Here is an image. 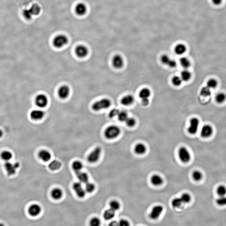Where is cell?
Segmentation results:
<instances>
[{
  "label": "cell",
  "mask_w": 226,
  "mask_h": 226,
  "mask_svg": "<svg viewBox=\"0 0 226 226\" xmlns=\"http://www.w3.org/2000/svg\"><path fill=\"white\" fill-rule=\"evenodd\" d=\"M111 105V101L108 99H103L97 101L92 105V109L95 111H99L102 109H107Z\"/></svg>",
  "instance_id": "1"
},
{
  "label": "cell",
  "mask_w": 226,
  "mask_h": 226,
  "mask_svg": "<svg viewBox=\"0 0 226 226\" xmlns=\"http://www.w3.org/2000/svg\"><path fill=\"white\" fill-rule=\"evenodd\" d=\"M121 131L118 126L112 125L108 127L105 130L104 135L107 139H114L119 136Z\"/></svg>",
  "instance_id": "2"
},
{
  "label": "cell",
  "mask_w": 226,
  "mask_h": 226,
  "mask_svg": "<svg viewBox=\"0 0 226 226\" xmlns=\"http://www.w3.org/2000/svg\"><path fill=\"white\" fill-rule=\"evenodd\" d=\"M68 39L64 35H59L55 38L53 41V44L55 47L58 48H62L67 45Z\"/></svg>",
  "instance_id": "3"
},
{
  "label": "cell",
  "mask_w": 226,
  "mask_h": 226,
  "mask_svg": "<svg viewBox=\"0 0 226 226\" xmlns=\"http://www.w3.org/2000/svg\"><path fill=\"white\" fill-rule=\"evenodd\" d=\"M101 149L100 147H97L93 151L88 157V161L91 163H94L99 160L101 156Z\"/></svg>",
  "instance_id": "4"
},
{
  "label": "cell",
  "mask_w": 226,
  "mask_h": 226,
  "mask_svg": "<svg viewBox=\"0 0 226 226\" xmlns=\"http://www.w3.org/2000/svg\"><path fill=\"white\" fill-rule=\"evenodd\" d=\"M19 164L18 162L12 163L10 162H6L5 164V168L8 176H12L16 173V170L19 167Z\"/></svg>",
  "instance_id": "5"
},
{
  "label": "cell",
  "mask_w": 226,
  "mask_h": 226,
  "mask_svg": "<svg viewBox=\"0 0 226 226\" xmlns=\"http://www.w3.org/2000/svg\"><path fill=\"white\" fill-rule=\"evenodd\" d=\"M179 158L183 163H187L191 159L189 152L185 147H181L178 150Z\"/></svg>",
  "instance_id": "6"
},
{
  "label": "cell",
  "mask_w": 226,
  "mask_h": 226,
  "mask_svg": "<svg viewBox=\"0 0 226 226\" xmlns=\"http://www.w3.org/2000/svg\"><path fill=\"white\" fill-rule=\"evenodd\" d=\"M36 105L40 108H43L46 107L48 102V98L46 95L40 94L37 96L35 100Z\"/></svg>",
  "instance_id": "7"
},
{
  "label": "cell",
  "mask_w": 226,
  "mask_h": 226,
  "mask_svg": "<svg viewBox=\"0 0 226 226\" xmlns=\"http://www.w3.org/2000/svg\"><path fill=\"white\" fill-rule=\"evenodd\" d=\"M73 188L78 197L80 198H83L85 197L86 191L85 189H83L81 183H75L73 185Z\"/></svg>",
  "instance_id": "8"
},
{
  "label": "cell",
  "mask_w": 226,
  "mask_h": 226,
  "mask_svg": "<svg viewBox=\"0 0 226 226\" xmlns=\"http://www.w3.org/2000/svg\"><path fill=\"white\" fill-rule=\"evenodd\" d=\"M199 125V120L197 118H192L190 120V126L188 128V132L192 135L196 134L198 131Z\"/></svg>",
  "instance_id": "9"
},
{
  "label": "cell",
  "mask_w": 226,
  "mask_h": 226,
  "mask_svg": "<svg viewBox=\"0 0 226 226\" xmlns=\"http://www.w3.org/2000/svg\"><path fill=\"white\" fill-rule=\"evenodd\" d=\"M42 208L37 204H33L30 206L28 209V214L32 217H36L38 216L40 214Z\"/></svg>",
  "instance_id": "10"
},
{
  "label": "cell",
  "mask_w": 226,
  "mask_h": 226,
  "mask_svg": "<svg viewBox=\"0 0 226 226\" xmlns=\"http://www.w3.org/2000/svg\"><path fill=\"white\" fill-rule=\"evenodd\" d=\"M163 208L162 206L157 205L153 207L150 214V218L155 220L159 218L162 212Z\"/></svg>",
  "instance_id": "11"
},
{
  "label": "cell",
  "mask_w": 226,
  "mask_h": 226,
  "mask_svg": "<svg viewBox=\"0 0 226 226\" xmlns=\"http://www.w3.org/2000/svg\"><path fill=\"white\" fill-rule=\"evenodd\" d=\"M75 52L77 56L80 58H83L88 54V50L86 46L81 45L77 46Z\"/></svg>",
  "instance_id": "12"
},
{
  "label": "cell",
  "mask_w": 226,
  "mask_h": 226,
  "mask_svg": "<svg viewBox=\"0 0 226 226\" xmlns=\"http://www.w3.org/2000/svg\"><path fill=\"white\" fill-rule=\"evenodd\" d=\"M70 90L68 86L66 85H63L60 87L58 91V94L59 97L61 99H64L68 97L70 94Z\"/></svg>",
  "instance_id": "13"
},
{
  "label": "cell",
  "mask_w": 226,
  "mask_h": 226,
  "mask_svg": "<svg viewBox=\"0 0 226 226\" xmlns=\"http://www.w3.org/2000/svg\"><path fill=\"white\" fill-rule=\"evenodd\" d=\"M45 114L44 111L41 109H34L31 112L30 117L34 120H40L43 119Z\"/></svg>",
  "instance_id": "14"
},
{
  "label": "cell",
  "mask_w": 226,
  "mask_h": 226,
  "mask_svg": "<svg viewBox=\"0 0 226 226\" xmlns=\"http://www.w3.org/2000/svg\"><path fill=\"white\" fill-rule=\"evenodd\" d=\"M112 64L115 68L120 69L123 66V61L122 57L120 55H117L113 58Z\"/></svg>",
  "instance_id": "15"
},
{
  "label": "cell",
  "mask_w": 226,
  "mask_h": 226,
  "mask_svg": "<svg viewBox=\"0 0 226 226\" xmlns=\"http://www.w3.org/2000/svg\"><path fill=\"white\" fill-rule=\"evenodd\" d=\"M213 130L210 125H205L203 126L201 132V135L204 138H207L212 135Z\"/></svg>",
  "instance_id": "16"
},
{
  "label": "cell",
  "mask_w": 226,
  "mask_h": 226,
  "mask_svg": "<svg viewBox=\"0 0 226 226\" xmlns=\"http://www.w3.org/2000/svg\"><path fill=\"white\" fill-rule=\"evenodd\" d=\"M38 156L40 159L43 161L48 162L51 158V154L46 150H42L39 153Z\"/></svg>",
  "instance_id": "17"
},
{
  "label": "cell",
  "mask_w": 226,
  "mask_h": 226,
  "mask_svg": "<svg viewBox=\"0 0 226 226\" xmlns=\"http://www.w3.org/2000/svg\"><path fill=\"white\" fill-rule=\"evenodd\" d=\"M76 174L79 182L85 184L88 182L89 178L87 174L84 172L80 171L76 173Z\"/></svg>",
  "instance_id": "18"
},
{
  "label": "cell",
  "mask_w": 226,
  "mask_h": 226,
  "mask_svg": "<svg viewBox=\"0 0 226 226\" xmlns=\"http://www.w3.org/2000/svg\"><path fill=\"white\" fill-rule=\"evenodd\" d=\"M76 13L79 16H83L86 13L87 8L84 4L81 3L77 5L76 7Z\"/></svg>",
  "instance_id": "19"
},
{
  "label": "cell",
  "mask_w": 226,
  "mask_h": 226,
  "mask_svg": "<svg viewBox=\"0 0 226 226\" xmlns=\"http://www.w3.org/2000/svg\"><path fill=\"white\" fill-rule=\"evenodd\" d=\"M134 101V97L130 95H127L123 97L121 100V103L122 105L125 106H128L131 105Z\"/></svg>",
  "instance_id": "20"
},
{
  "label": "cell",
  "mask_w": 226,
  "mask_h": 226,
  "mask_svg": "<svg viewBox=\"0 0 226 226\" xmlns=\"http://www.w3.org/2000/svg\"><path fill=\"white\" fill-rule=\"evenodd\" d=\"M146 147L142 143L137 144L135 148V152L138 155H143L146 152Z\"/></svg>",
  "instance_id": "21"
},
{
  "label": "cell",
  "mask_w": 226,
  "mask_h": 226,
  "mask_svg": "<svg viewBox=\"0 0 226 226\" xmlns=\"http://www.w3.org/2000/svg\"><path fill=\"white\" fill-rule=\"evenodd\" d=\"M63 193L62 190L58 188L54 189L51 192V196L55 200H59L63 196Z\"/></svg>",
  "instance_id": "22"
},
{
  "label": "cell",
  "mask_w": 226,
  "mask_h": 226,
  "mask_svg": "<svg viewBox=\"0 0 226 226\" xmlns=\"http://www.w3.org/2000/svg\"><path fill=\"white\" fill-rule=\"evenodd\" d=\"M62 166L61 162L57 160H52L49 164V168L52 171H57L61 168Z\"/></svg>",
  "instance_id": "23"
},
{
  "label": "cell",
  "mask_w": 226,
  "mask_h": 226,
  "mask_svg": "<svg viewBox=\"0 0 226 226\" xmlns=\"http://www.w3.org/2000/svg\"><path fill=\"white\" fill-rule=\"evenodd\" d=\"M151 181L154 186H158L161 185L163 183V180L160 176L158 175H154L152 176L151 178Z\"/></svg>",
  "instance_id": "24"
},
{
  "label": "cell",
  "mask_w": 226,
  "mask_h": 226,
  "mask_svg": "<svg viewBox=\"0 0 226 226\" xmlns=\"http://www.w3.org/2000/svg\"><path fill=\"white\" fill-rule=\"evenodd\" d=\"M115 215V212L111 209L106 210L103 213V218L106 220L112 219Z\"/></svg>",
  "instance_id": "25"
},
{
  "label": "cell",
  "mask_w": 226,
  "mask_h": 226,
  "mask_svg": "<svg viewBox=\"0 0 226 226\" xmlns=\"http://www.w3.org/2000/svg\"><path fill=\"white\" fill-rule=\"evenodd\" d=\"M186 51V47L183 44H180L177 45L175 48V52L176 54L181 55L183 54Z\"/></svg>",
  "instance_id": "26"
},
{
  "label": "cell",
  "mask_w": 226,
  "mask_h": 226,
  "mask_svg": "<svg viewBox=\"0 0 226 226\" xmlns=\"http://www.w3.org/2000/svg\"><path fill=\"white\" fill-rule=\"evenodd\" d=\"M72 166L73 169L76 173L81 171L83 168V165L81 162L77 160L73 162Z\"/></svg>",
  "instance_id": "27"
},
{
  "label": "cell",
  "mask_w": 226,
  "mask_h": 226,
  "mask_svg": "<svg viewBox=\"0 0 226 226\" xmlns=\"http://www.w3.org/2000/svg\"><path fill=\"white\" fill-rule=\"evenodd\" d=\"M151 94L150 91L148 88H144L141 89L139 93V97L141 99H148Z\"/></svg>",
  "instance_id": "28"
},
{
  "label": "cell",
  "mask_w": 226,
  "mask_h": 226,
  "mask_svg": "<svg viewBox=\"0 0 226 226\" xmlns=\"http://www.w3.org/2000/svg\"><path fill=\"white\" fill-rule=\"evenodd\" d=\"M29 9L33 16L38 15L41 11L40 7L37 4H33Z\"/></svg>",
  "instance_id": "29"
},
{
  "label": "cell",
  "mask_w": 226,
  "mask_h": 226,
  "mask_svg": "<svg viewBox=\"0 0 226 226\" xmlns=\"http://www.w3.org/2000/svg\"><path fill=\"white\" fill-rule=\"evenodd\" d=\"M215 99L217 103H222L225 101L226 95L223 93H219L216 95Z\"/></svg>",
  "instance_id": "30"
},
{
  "label": "cell",
  "mask_w": 226,
  "mask_h": 226,
  "mask_svg": "<svg viewBox=\"0 0 226 226\" xmlns=\"http://www.w3.org/2000/svg\"><path fill=\"white\" fill-rule=\"evenodd\" d=\"M191 77H192V74L189 71L185 70L181 72L180 78L182 81H189L191 79Z\"/></svg>",
  "instance_id": "31"
},
{
  "label": "cell",
  "mask_w": 226,
  "mask_h": 226,
  "mask_svg": "<svg viewBox=\"0 0 226 226\" xmlns=\"http://www.w3.org/2000/svg\"><path fill=\"white\" fill-rule=\"evenodd\" d=\"M13 155L12 153L8 151H5L2 152L1 154V157L3 160L6 162L9 161L12 159Z\"/></svg>",
  "instance_id": "32"
},
{
  "label": "cell",
  "mask_w": 226,
  "mask_h": 226,
  "mask_svg": "<svg viewBox=\"0 0 226 226\" xmlns=\"http://www.w3.org/2000/svg\"><path fill=\"white\" fill-rule=\"evenodd\" d=\"M218 85V82L217 80L214 79H209L207 83V86L210 89H214L217 87Z\"/></svg>",
  "instance_id": "33"
},
{
  "label": "cell",
  "mask_w": 226,
  "mask_h": 226,
  "mask_svg": "<svg viewBox=\"0 0 226 226\" xmlns=\"http://www.w3.org/2000/svg\"><path fill=\"white\" fill-rule=\"evenodd\" d=\"M200 94L202 97H208L211 96L212 92H211V89L206 86L201 88L200 91Z\"/></svg>",
  "instance_id": "34"
},
{
  "label": "cell",
  "mask_w": 226,
  "mask_h": 226,
  "mask_svg": "<svg viewBox=\"0 0 226 226\" xmlns=\"http://www.w3.org/2000/svg\"><path fill=\"white\" fill-rule=\"evenodd\" d=\"M180 62L181 66L184 68H189L191 65V62L186 57H183L180 58Z\"/></svg>",
  "instance_id": "35"
},
{
  "label": "cell",
  "mask_w": 226,
  "mask_h": 226,
  "mask_svg": "<svg viewBox=\"0 0 226 226\" xmlns=\"http://www.w3.org/2000/svg\"><path fill=\"white\" fill-rule=\"evenodd\" d=\"M110 209L116 212L120 209V204L118 201L116 200L112 201L109 204Z\"/></svg>",
  "instance_id": "36"
},
{
  "label": "cell",
  "mask_w": 226,
  "mask_h": 226,
  "mask_svg": "<svg viewBox=\"0 0 226 226\" xmlns=\"http://www.w3.org/2000/svg\"><path fill=\"white\" fill-rule=\"evenodd\" d=\"M118 119L120 121H126V119L128 118V117L127 113L126 112L124 111H119V114L117 115Z\"/></svg>",
  "instance_id": "37"
},
{
  "label": "cell",
  "mask_w": 226,
  "mask_h": 226,
  "mask_svg": "<svg viewBox=\"0 0 226 226\" xmlns=\"http://www.w3.org/2000/svg\"><path fill=\"white\" fill-rule=\"evenodd\" d=\"M85 189L86 192L88 193H92L95 189V186L91 183L87 182L85 183Z\"/></svg>",
  "instance_id": "38"
},
{
  "label": "cell",
  "mask_w": 226,
  "mask_h": 226,
  "mask_svg": "<svg viewBox=\"0 0 226 226\" xmlns=\"http://www.w3.org/2000/svg\"><path fill=\"white\" fill-rule=\"evenodd\" d=\"M183 202L180 198H174L172 201V206L173 207L177 208L180 207L182 204Z\"/></svg>",
  "instance_id": "39"
},
{
  "label": "cell",
  "mask_w": 226,
  "mask_h": 226,
  "mask_svg": "<svg viewBox=\"0 0 226 226\" xmlns=\"http://www.w3.org/2000/svg\"><path fill=\"white\" fill-rule=\"evenodd\" d=\"M183 203H189L191 200V197L189 194L184 193L181 195L180 197Z\"/></svg>",
  "instance_id": "40"
},
{
  "label": "cell",
  "mask_w": 226,
  "mask_h": 226,
  "mask_svg": "<svg viewBox=\"0 0 226 226\" xmlns=\"http://www.w3.org/2000/svg\"><path fill=\"white\" fill-rule=\"evenodd\" d=\"M217 194L219 196H226V188L225 186H220L217 189Z\"/></svg>",
  "instance_id": "41"
},
{
  "label": "cell",
  "mask_w": 226,
  "mask_h": 226,
  "mask_svg": "<svg viewBox=\"0 0 226 226\" xmlns=\"http://www.w3.org/2000/svg\"><path fill=\"white\" fill-rule=\"evenodd\" d=\"M101 222L98 217H94L91 219L89 225L90 226H100Z\"/></svg>",
  "instance_id": "42"
},
{
  "label": "cell",
  "mask_w": 226,
  "mask_h": 226,
  "mask_svg": "<svg viewBox=\"0 0 226 226\" xmlns=\"http://www.w3.org/2000/svg\"><path fill=\"white\" fill-rule=\"evenodd\" d=\"M192 176H193V178H194V180H196V181H199L202 179V174H201V172L199 171H196L193 172V174H192Z\"/></svg>",
  "instance_id": "43"
},
{
  "label": "cell",
  "mask_w": 226,
  "mask_h": 226,
  "mask_svg": "<svg viewBox=\"0 0 226 226\" xmlns=\"http://www.w3.org/2000/svg\"><path fill=\"white\" fill-rule=\"evenodd\" d=\"M22 14L24 18L26 19V20H29L32 19L33 15L29 9H24L23 10Z\"/></svg>",
  "instance_id": "44"
},
{
  "label": "cell",
  "mask_w": 226,
  "mask_h": 226,
  "mask_svg": "<svg viewBox=\"0 0 226 226\" xmlns=\"http://www.w3.org/2000/svg\"><path fill=\"white\" fill-rule=\"evenodd\" d=\"M172 83L175 86H178L181 85L182 80L180 77L176 76L173 77L172 79Z\"/></svg>",
  "instance_id": "45"
},
{
  "label": "cell",
  "mask_w": 226,
  "mask_h": 226,
  "mask_svg": "<svg viewBox=\"0 0 226 226\" xmlns=\"http://www.w3.org/2000/svg\"><path fill=\"white\" fill-rule=\"evenodd\" d=\"M216 203L219 205L223 206L226 205V196H219V198L216 201Z\"/></svg>",
  "instance_id": "46"
},
{
  "label": "cell",
  "mask_w": 226,
  "mask_h": 226,
  "mask_svg": "<svg viewBox=\"0 0 226 226\" xmlns=\"http://www.w3.org/2000/svg\"><path fill=\"white\" fill-rule=\"evenodd\" d=\"M126 125L129 127H133L136 124V120L133 118H128L125 121Z\"/></svg>",
  "instance_id": "47"
},
{
  "label": "cell",
  "mask_w": 226,
  "mask_h": 226,
  "mask_svg": "<svg viewBox=\"0 0 226 226\" xmlns=\"http://www.w3.org/2000/svg\"><path fill=\"white\" fill-rule=\"evenodd\" d=\"M171 60L169 57L166 55H162L161 57V62L165 65H168Z\"/></svg>",
  "instance_id": "48"
},
{
  "label": "cell",
  "mask_w": 226,
  "mask_h": 226,
  "mask_svg": "<svg viewBox=\"0 0 226 226\" xmlns=\"http://www.w3.org/2000/svg\"><path fill=\"white\" fill-rule=\"evenodd\" d=\"M119 110L117 109H112L109 113V117L110 118H114L116 116H117L118 114H119Z\"/></svg>",
  "instance_id": "49"
},
{
  "label": "cell",
  "mask_w": 226,
  "mask_h": 226,
  "mask_svg": "<svg viewBox=\"0 0 226 226\" xmlns=\"http://www.w3.org/2000/svg\"><path fill=\"white\" fill-rule=\"evenodd\" d=\"M118 223H119V226H130L129 222L126 219H121Z\"/></svg>",
  "instance_id": "50"
},
{
  "label": "cell",
  "mask_w": 226,
  "mask_h": 226,
  "mask_svg": "<svg viewBox=\"0 0 226 226\" xmlns=\"http://www.w3.org/2000/svg\"><path fill=\"white\" fill-rule=\"evenodd\" d=\"M176 65H177V63H176V61H174V60H171V59L170 60L169 63L168 65V66H169L170 67H172V68H174V67H176Z\"/></svg>",
  "instance_id": "51"
},
{
  "label": "cell",
  "mask_w": 226,
  "mask_h": 226,
  "mask_svg": "<svg viewBox=\"0 0 226 226\" xmlns=\"http://www.w3.org/2000/svg\"><path fill=\"white\" fill-rule=\"evenodd\" d=\"M212 2L214 5L218 6L222 4V0H212Z\"/></svg>",
  "instance_id": "52"
},
{
  "label": "cell",
  "mask_w": 226,
  "mask_h": 226,
  "mask_svg": "<svg viewBox=\"0 0 226 226\" xmlns=\"http://www.w3.org/2000/svg\"><path fill=\"white\" fill-rule=\"evenodd\" d=\"M149 103L148 99H142V103L144 106H146L148 105Z\"/></svg>",
  "instance_id": "53"
},
{
  "label": "cell",
  "mask_w": 226,
  "mask_h": 226,
  "mask_svg": "<svg viewBox=\"0 0 226 226\" xmlns=\"http://www.w3.org/2000/svg\"><path fill=\"white\" fill-rule=\"evenodd\" d=\"M109 226H119V223L116 221H114L110 223Z\"/></svg>",
  "instance_id": "54"
},
{
  "label": "cell",
  "mask_w": 226,
  "mask_h": 226,
  "mask_svg": "<svg viewBox=\"0 0 226 226\" xmlns=\"http://www.w3.org/2000/svg\"><path fill=\"white\" fill-rule=\"evenodd\" d=\"M3 135H4V133H3V131H2V130L0 129V138L3 137Z\"/></svg>",
  "instance_id": "55"
},
{
  "label": "cell",
  "mask_w": 226,
  "mask_h": 226,
  "mask_svg": "<svg viewBox=\"0 0 226 226\" xmlns=\"http://www.w3.org/2000/svg\"><path fill=\"white\" fill-rule=\"evenodd\" d=\"M0 226H6L4 224L2 223H0Z\"/></svg>",
  "instance_id": "56"
}]
</instances>
